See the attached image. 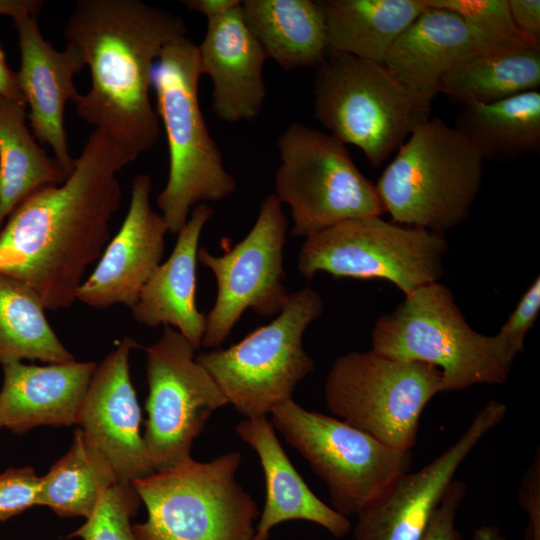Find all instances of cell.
<instances>
[{"instance_id": "21", "label": "cell", "mask_w": 540, "mask_h": 540, "mask_svg": "<svg viewBox=\"0 0 540 540\" xmlns=\"http://www.w3.org/2000/svg\"><path fill=\"white\" fill-rule=\"evenodd\" d=\"M96 367L93 361L76 360L47 366L3 365L1 427L24 433L40 425L77 424Z\"/></svg>"}, {"instance_id": "42", "label": "cell", "mask_w": 540, "mask_h": 540, "mask_svg": "<svg viewBox=\"0 0 540 540\" xmlns=\"http://www.w3.org/2000/svg\"><path fill=\"white\" fill-rule=\"evenodd\" d=\"M0 428H1V425H0Z\"/></svg>"}, {"instance_id": "33", "label": "cell", "mask_w": 540, "mask_h": 540, "mask_svg": "<svg viewBox=\"0 0 540 540\" xmlns=\"http://www.w3.org/2000/svg\"><path fill=\"white\" fill-rule=\"evenodd\" d=\"M540 312V278L537 276L521 296L515 309L500 330L493 335L502 349L513 359L523 352L525 337Z\"/></svg>"}, {"instance_id": "6", "label": "cell", "mask_w": 540, "mask_h": 540, "mask_svg": "<svg viewBox=\"0 0 540 540\" xmlns=\"http://www.w3.org/2000/svg\"><path fill=\"white\" fill-rule=\"evenodd\" d=\"M240 464L238 451L190 457L131 481L147 510L133 526L137 540H253L259 509L236 481Z\"/></svg>"}, {"instance_id": "30", "label": "cell", "mask_w": 540, "mask_h": 540, "mask_svg": "<svg viewBox=\"0 0 540 540\" xmlns=\"http://www.w3.org/2000/svg\"><path fill=\"white\" fill-rule=\"evenodd\" d=\"M37 294L0 274V364L24 359L48 363L75 360L51 328Z\"/></svg>"}, {"instance_id": "40", "label": "cell", "mask_w": 540, "mask_h": 540, "mask_svg": "<svg viewBox=\"0 0 540 540\" xmlns=\"http://www.w3.org/2000/svg\"><path fill=\"white\" fill-rule=\"evenodd\" d=\"M42 1L39 0H0V15H7L13 19L24 14L37 16Z\"/></svg>"}, {"instance_id": "29", "label": "cell", "mask_w": 540, "mask_h": 540, "mask_svg": "<svg viewBox=\"0 0 540 540\" xmlns=\"http://www.w3.org/2000/svg\"><path fill=\"white\" fill-rule=\"evenodd\" d=\"M118 477L104 454L81 429L68 452L42 477L38 505L63 517L88 518Z\"/></svg>"}, {"instance_id": "37", "label": "cell", "mask_w": 540, "mask_h": 540, "mask_svg": "<svg viewBox=\"0 0 540 540\" xmlns=\"http://www.w3.org/2000/svg\"><path fill=\"white\" fill-rule=\"evenodd\" d=\"M517 30L530 43L540 46V1L508 0Z\"/></svg>"}, {"instance_id": "13", "label": "cell", "mask_w": 540, "mask_h": 540, "mask_svg": "<svg viewBox=\"0 0 540 540\" xmlns=\"http://www.w3.org/2000/svg\"><path fill=\"white\" fill-rule=\"evenodd\" d=\"M195 349L176 329L164 326L146 350L148 396L143 440L154 471L189 459L195 438L211 414L228 401Z\"/></svg>"}, {"instance_id": "31", "label": "cell", "mask_w": 540, "mask_h": 540, "mask_svg": "<svg viewBox=\"0 0 540 540\" xmlns=\"http://www.w3.org/2000/svg\"><path fill=\"white\" fill-rule=\"evenodd\" d=\"M140 502L131 483L117 482L101 496L92 514L70 536L82 540H137L130 519Z\"/></svg>"}, {"instance_id": "3", "label": "cell", "mask_w": 540, "mask_h": 540, "mask_svg": "<svg viewBox=\"0 0 540 540\" xmlns=\"http://www.w3.org/2000/svg\"><path fill=\"white\" fill-rule=\"evenodd\" d=\"M201 76L197 45L187 36L164 48L152 72L169 151L168 178L156 204L172 234L185 226L195 206L226 199L236 190L201 111Z\"/></svg>"}, {"instance_id": "17", "label": "cell", "mask_w": 540, "mask_h": 540, "mask_svg": "<svg viewBox=\"0 0 540 540\" xmlns=\"http://www.w3.org/2000/svg\"><path fill=\"white\" fill-rule=\"evenodd\" d=\"M152 181L140 174L132 182L129 208L117 234L106 245L93 273L76 293V300L105 309L123 304L130 309L160 265L168 226L151 205Z\"/></svg>"}, {"instance_id": "25", "label": "cell", "mask_w": 540, "mask_h": 540, "mask_svg": "<svg viewBox=\"0 0 540 540\" xmlns=\"http://www.w3.org/2000/svg\"><path fill=\"white\" fill-rule=\"evenodd\" d=\"M318 2L325 18L328 50L380 65H384L394 43L426 8L423 0Z\"/></svg>"}, {"instance_id": "15", "label": "cell", "mask_w": 540, "mask_h": 540, "mask_svg": "<svg viewBox=\"0 0 540 540\" xmlns=\"http://www.w3.org/2000/svg\"><path fill=\"white\" fill-rule=\"evenodd\" d=\"M506 412L504 403L489 401L457 442L420 470L400 476L357 515L355 540H420L464 459Z\"/></svg>"}, {"instance_id": "23", "label": "cell", "mask_w": 540, "mask_h": 540, "mask_svg": "<svg viewBox=\"0 0 540 540\" xmlns=\"http://www.w3.org/2000/svg\"><path fill=\"white\" fill-rule=\"evenodd\" d=\"M235 431L257 453L265 477V505L253 540H268L276 525L291 520L313 522L337 538L349 533L347 517L320 500L297 472L267 416L245 417Z\"/></svg>"}, {"instance_id": "8", "label": "cell", "mask_w": 540, "mask_h": 540, "mask_svg": "<svg viewBox=\"0 0 540 540\" xmlns=\"http://www.w3.org/2000/svg\"><path fill=\"white\" fill-rule=\"evenodd\" d=\"M323 310V300L314 289L292 292L270 323L228 348L200 353L196 360L238 412L245 417L267 416L292 399L296 385L314 370L303 335Z\"/></svg>"}, {"instance_id": "14", "label": "cell", "mask_w": 540, "mask_h": 540, "mask_svg": "<svg viewBox=\"0 0 540 540\" xmlns=\"http://www.w3.org/2000/svg\"><path fill=\"white\" fill-rule=\"evenodd\" d=\"M288 221L282 203L267 195L249 233L221 256L199 248L197 258L217 282L214 306L206 315L202 345L219 348L242 314L271 317L284 308L290 293L285 285L283 248Z\"/></svg>"}, {"instance_id": "20", "label": "cell", "mask_w": 540, "mask_h": 540, "mask_svg": "<svg viewBox=\"0 0 540 540\" xmlns=\"http://www.w3.org/2000/svg\"><path fill=\"white\" fill-rule=\"evenodd\" d=\"M197 48L202 75H208L212 82V110L216 117L227 123L256 118L267 95V56L247 27L241 5L207 20L204 38Z\"/></svg>"}, {"instance_id": "27", "label": "cell", "mask_w": 540, "mask_h": 540, "mask_svg": "<svg viewBox=\"0 0 540 540\" xmlns=\"http://www.w3.org/2000/svg\"><path fill=\"white\" fill-rule=\"evenodd\" d=\"M539 86L540 46L521 43L469 58L443 79L440 92L464 106L498 102Z\"/></svg>"}, {"instance_id": "7", "label": "cell", "mask_w": 540, "mask_h": 540, "mask_svg": "<svg viewBox=\"0 0 540 540\" xmlns=\"http://www.w3.org/2000/svg\"><path fill=\"white\" fill-rule=\"evenodd\" d=\"M313 96L314 116L327 133L358 147L374 167L430 112L384 65L334 51L315 68Z\"/></svg>"}, {"instance_id": "34", "label": "cell", "mask_w": 540, "mask_h": 540, "mask_svg": "<svg viewBox=\"0 0 540 540\" xmlns=\"http://www.w3.org/2000/svg\"><path fill=\"white\" fill-rule=\"evenodd\" d=\"M42 477L31 467L9 468L0 474V521L8 520L34 505Z\"/></svg>"}, {"instance_id": "1", "label": "cell", "mask_w": 540, "mask_h": 540, "mask_svg": "<svg viewBox=\"0 0 540 540\" xmlns=\"http://www.w3.org/2000/svg\"><path fill=\"white\" fill-rule=\"evenodd\" d=\"M138 154L94 129L61 184L22 200L0 230V274L30 287L47 310L68 308L110 241L121 203L118 172Z\"/></svg>"}, {"instance_id": "38", "label": "cell", "mask_w": 540, "mask_h": 540, "mask_svg": "<svg viewBox=\"0 0 540 540\" xmlns=\"http://www.w3.org/2000/svg\"><path fill=\"white\" fill-rule=\"evenodd\" d=\"M182 4L191 11L204 15L207 20L222 16L241 5L239 0H184Z\"/></svg>"}, {"instance_id": "11", "label": "cell", "mask_w": 540, "mask_h": 540, "mask_svg": "<svg viewBox=\"0 0 540 540\" xmlns=\"http://www.w3.org/2000/svg\"><path fill=\"white\" fill-rule=\"evenodd\" d=\"M449 249L442 233L388 222L380 216L347 219L307 238L298 270L335 278L387 280L405 296L438 282Z\"/></svg>"}, {"instance_id": "9", "label": "cell", "mask_w": 540, "mask_h": 540, "mask_svg": "<svg viewBox=\"0 0 540 540\" xmlns=\"http://www.w3.org/2000/svg\"><path fill=\"white\" fill-rule=\"evenodd\" d=\"M440 392L437 367L373 350L337 357L325 383V401L333 415L402 451L415 445L420 416Z\"/></svg>"}, {"instance_id": "10", "label": "cell", "mask_w": 540, "mask_h": 540, "mask_svg": "<svg viewBox=\"0 0 540 540\" xmlns=\"http://www.w3.org/2000/svg\"><path fill=\"white\" fill-rule=\"evenodd\" d=\"M277 146L274 195L290 208L293 236L307 238L341 221L385 212L376 186L329 133L293 122Z\"/></svg>"}, {"instance_id": "39", "label": "cell", "mask_w": 540, "mask_h": 540, "mask_svg": "<svg viewBox=\"0 0 540 540\" xmlns=\"http://www.w3.org/2000/svg\"><path fill=\"white\" fill-rule=\"evenodd\" d=\"M0 95L9 99L24 101L21 92L17 72L12 71L5 58V53L0 46Z\"/></svg>"}, {"instance_id": "36", "label": "cell", "mask_w": 540, "mask_h": 540, "mask_svg": "<svg viewBox=\"0 0 540 540\" xmlns=\"http://www.w3.org/2000/svg\"><path fill=\"white\" fill-rule=\"evenodd\" d=\"M519 502L528 513L525 540H540V453L537 448L533 462L525 472L519 489Z\"/></svg>"}, {"instance_id": "5", "label": "cell", "mask_w": 540, "mask_h": 540, "mask_svg": "<svg viewBox=\"0 0 540 540\" xmlns=\"http://www.w3.org/2000/svg\"><path fill=\"white\" fill-rule=\"evenodd\" d=\"M372 350L383 356L437 367L443 392L506 381L514 359L494 336L467 323L452 291L439 282L405 296L372 330Z\"/></svg>"}, {"instance_id": "28", "label": "cell", "mask_w": 540, "mask_h": 540, "mask_svg": "<svg viewBox=\"0 0 540 540\" xmlns=\"http://www.w3.org/2000/svg\"><path fill=\"white\" fill-rule=\"evenodd\" d=\"M26 107L24 101L0 95V230L28 195L68 177L29 131Z\"/></svg>"}, {"instance_id": "41", "label": "cell", "mask_w": 540, "mask_h": 540, "mask_svg": "<svg viewBox=\"0 0 540 540\" xmlns=\"http://www.w3.org/2000/svg\"><path fill=\"white\" fill-rule=\"evenodd\" d=\"M472 540H505L500 529L495 525H484L477 528Z\"/></svg>"}, {"instance_id": "16", "label": "cell", "mask_w": 540, "mask_h": 540, "mask_svg": "<svg viewBox=\"0 0 540 540\" xmlns=\"http://www.w3.org/2000/svg\"><path fill=\"white\" fill-rule=\"evenodd\" d=\"M136 347L137 342L126 337L97 365L77 422L108 459L119 482L128 484L154 472L140 431L141 409L130 377L129 358Z\"/></svg>"}, {"instance_id": "32", "label": "cell", "mask_w": 540, "mask_h": 540, "mask_svg": "<svg viewBox=\"0 0 540 540\" xmlns=\"http://www.w3.org/2000/svg\"><path fill=\"white\" fill-rule=\"evenodd\" d=\"M424 2L429 6L456 12L481 37L493 44L530 43L514 25L508 0H424Z\"/></svg>"}, {"instance_id": "26", "label": "cell", "mask_w": 540, "mask_h": 540, "mask_svg": "<svg viewBox=\"0 0 540 540\" xmlns=\"http://www.w3.org/2000/svg\"><path fill=\"white\" fill-rule=\"evenodd\" d=\"M453 127L482 159L513 162L540 150V92H524L490 104L462 106Z\"/></svg>"}, {"instance_id": "19", "label": "cell", "mask_w": 540, "mask_h": 540, "mask_svg": "<svg viewBox=\"0 0 540 540\" xmlns=\"http://www.w3.org/2000/svg\"><path fill=\"white\" fill-rule=\"evenodd\" d=\"M425 5L394 43L384 66L416 100L430 107L452 70L477 54L508 45L487 41L456 12Z\"/></svg>"}, {"instance_id": "4", "label": "cell", "mask_w": 540, "mask_h": 540, "mask_svg": "<svg viewBox=\"0 0 540 540\" xmlns=\"http://www.w3.org/2000/svg\"><path fill=\"white\" fill-rule=\"evenodd\" d=\"M483 163L453 126L429 117L401 144L375 186L393 222L442 233L466 220Z\"/></svg>"}, {"instance_id": "22", "label": "cell", "mask_w": 540, "mask_h": 540, "mask_svg": "<svg viewBox=\"0 0 540 540\" xmlns=\"http://www.w3.org/2000/svg\"><path fill=\"white\" fill-rule=\"evenodd\" d=\"M213 214L207 203L192 209L170 256L154 270L131 308L139 324L170 326L196 351L202 345L206 325V315L198 310L195 298L198 245L202 230Z\"/></svg>"}, {"instance_id": "18", "label": "cell", "mask_w": 540, "mask_h": 540, "mask_svg": "<svg viewBox=\"0 0 540 540\" xmlns=\"http://www.w3.org/2000/svg\"><path fill=\"white\" fill-rule=\"evenodd\" d=\"M18 33L21 63L18 82L29 107L27 119L33 136L49 145L63 170L69 175L75 165L69 151L64 127V110L68 101L80 95L73 78L84 67L80 52L67 43L63 51L46 41L36 16L20 15L13 19Z\"/></svg>"}, {"instance_id": "12", "label": "cell", "mask_w": 540, "mask_h": 540, "mask_svg": "<svg viewBox=\"0 0 540 540\" xmlns=\"http://www.w3.org/2000/svg\"><path fill=\"white\" fill-rule=\"evenodd\" d=\"M272 424L326 483L334 509L358 515L410 471L412 452L391 448L341 419L289 399L270 413Z\"/></svg>"}, {"instance_id": "24", "label": "cell", "mask_w": 540, "mask_h": 540, "mask_svg": "<svg viewBox=\"0 0 540 540\" xmlns=\"http://www.w3.org/2000/svg\"><path fill=\"white\" fill-rule=\"evenodd\" d=\"M241 11L267 58L285 71L316 68L329 51L318 1L244 0Z\"/></svg>"}, {"instance_id": "2", "label": "cell", "mask_w": 540, "mask_h": 540, "mask_svg": "<svg viewBox=\"0 0 540 540\" xmlns=\"http://www.w3.org/2000/svg\"><path fill=\"white\" fill-rule=\"evenodd\" d=\"M64 35L90 72L77 115L138 155L151 149L161 130L152 72L164 48L186 36L183 18L140 0H79Z\"/></svg>"}, {"instance_id": "35", "label": "cell", "mask_w": 540, "mask_h": 540, "mask_svg": "<svg viewBox=\"0 0 540 540\" xmlns=\"http://www.w3.org/2000/svg\"><path fill=\"white\" fill-rule=\"evenodd\" d=\"M465 493V483L454 479L420 540H463L455 522Z\"/></svg>"}]
</instances>
